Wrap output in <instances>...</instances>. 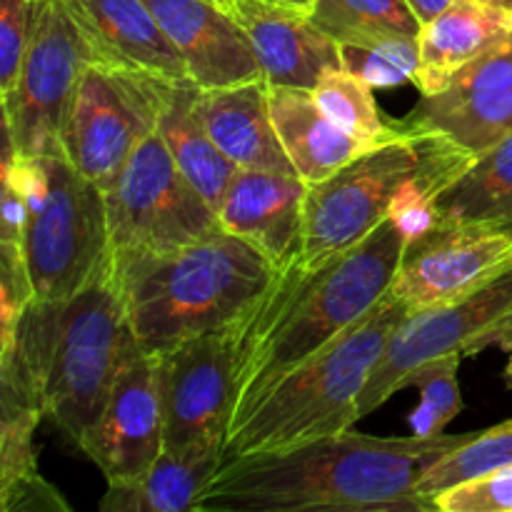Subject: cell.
Returning <instances> with one entry per match:
<instances>
[{
    "mask_svg": "<svg viewBox=\"0 0 512 512\" xmlns=\"http://www.w3.org/2000/svg\"><path fill=\"white\" fill-rule=\"evenodd\" d=\"M512 265V225L438 223L405 245L393 293L410 313L438 308Z\"/></svg>",
    "mask_w": 512,
    "mask_h": 512,
    "instance_id": "4fadbf2b",
    "label": "cell"
},
{
    "mask_svg": "<svg viewBox=\"0 0 512 512\" xmlns=\"http://www.w3.org/2000/svg\"><path fill=\"white\" fill-rule=\"evenodd\" d=\"M405 235L393 220L315 268L293 258L235 320V378L230 423L243 418L285 373L333 343L393 288Z\"/></svg>",
    "mask_w": 512,
    "mask_h": 512,
    "instance_id": "7a4b0ae2",
    "label": "cell"
},
{
    "mask_svg": "<svg viewBox=\"0 0 512 512\" xmlns=\"http://www.w3.org/2000/svg\"><path fill=\"white\" fill-rule=\"evenodd\" d=\"M310 18L338 43L403 35L418 38L423 23L408 0H318Z\"/></svg>",
    "mask_w": 512,
    "mask_h": 512,
    "instance_id": "83f0119b",
    "label": "cell"
},
{
    "mask_svg": "<svg viewBox=\"0 0 512 512\" xmlns=\"http://www.w3.org/2000/svg\"><path fill=\"white\" fill-rule=\"evenodd\" d=\"M100 60L68 0H43L20 68L18 88L3 110V135L23 158L63 153V130L85 68Z\"/></svg>",
    "mask_w": 512,
    "mask_h": 512,
    "instance_id": "8fae6325",
    "label": "cell"
},
{
    "mask_svg": "<svg viewBox=\"0 0 512 512\" xmlns=\"http://www.w3.org/2000/svg\"><path fill=\"white\" fill-rule=\"evenodd\" d=\"M505 465H512V420L483 430V433H475L468 443L435 460L425 470L418 490L423 498L430 500L453 485L488 475Z\"/></svg>",
    "mask_w": 512,
    "mask_h": 512,
    "instance_id": "f1b7e54d",
    "label": "cell"
},
{
    "mask_svg": "<svg viewBox=\"0 0 512 512\" xmlns=\"http://www.w3.org/2000/svg\"><path fill=\"white\" fill-rule=\"evenodd\" d=\"M108 483L140 478L163 453V395L158 355L125 333L118 375L93 438L83 450Z\"/></svg>",
    "mask_w": 512,
    "mask_h": 512,
    "instance_id": "5bb4252c",
    "label": "cell"
},
{
    "mask_svg": "<svg viewBox=\"0 0 512 512\" xmlns=\"http://www.w3.org/2000/svg\"><path fill=\"white\" fill-rule=\"evenodd\" d=\"M512 338V265L463 298L410 313L400 323L358 400V420L405 390L420 365L445 355L483 353Z\"/></svg>",
    "mask_w": 512,
    "mask_h": 512,
    "instance_id": "30bf717a",
    "label": "cell"
},
{
    "mask_svg": "<svg viewBox=\"0 0 512 512\" xmlns=\"http://www.w3.org/2000/svg\"><path fill=\"white\" fill-rule=\"evenodd\" d=\"M450 3H453V0H408V5L413 8V13L418 15L423 25L428 23V20H433L438 13H443Z\"/></svg>",
    "mask_w": 512,
    "mask_h": 512,
    "instance_id": "836d02e7",
    "label": "cell"
},
{
    "mask_svg": "<svg viewBox=\"0 0 512 512\" xmlns=\"http://www.w3.org/2000/svg\"><path fill=\"white\" fill-rule=\"evenodd\" d=\"M375 88L355 78L343 65L328 68L310 90L315 103L345 133L368 145H383L400 138L410 128L405 120H390L375 103Z\"/></svg>",
    "mask_w": 512,
    "mask_h": 512,
    "instance_id": "4316f807",
    "label": "cell"
},
{
    "mask_svg": "<svg viewBox=\"0 0 512 512\" xmlns=\"http://www.w3.org/2000/svg\"><path fill=\"white\" fill-rule=\"evenodd\" d=\"M433 512H512V465L465 480L430 498Z\"/></svg>",
    "mask_w": 512,
    "mask_h": 512,
    "instance_id": "d6a6232c",
    "label": "cell"
},
{
    "mask_svg": "<svg viewBox=\"0 0 512 512\" xmlns=\"http://www.w3.org/2000/svg\"><path fill=\"white\" fill-rule=\"evenodd\" d=\"M268 88L263 78L225 88H198L195 113L238 170L295 173L275 133Z\"/></svg>",
    "mask_w": 512,
    "mask_h": 512,
    "instance_id": "ffe728a7",
    "label": "cell"
},
{
    "mask_svg": "<svg viewBox=\"0 0 512 512\" xmlns=\"http://www.w3.org/2000/svg\"><path fill=\"white\" fill-rule=\"evenodd\" d=\"M230 13L248 33L268 85L313 90L325 70L343 65L338 40L310 18V10L235 0Z\"/></svg>",
    "mask_w": 512,
    "mask_h": 512,
    "instance_id": "e0dca14e",
    "label": "cell"
},
{
    "mask_svg": "<svg viewBox=\"0 0 512 512\" xmlns=\"http://www.w3.org/2000/svg\"><path fill=\"white\" fill-rule=\"evenodd\" d=\"M405 123L440 133L478 158L512 133V35L460 70L443 90L420 95Z\"/></svg>",
    "mask_w": 512,
    "mask_h": 512,
    "instance_id": "9a60e30c",
    "label": "cell"
},
{
    "mask_svg": "<svg viewBox=\"0 0 512 512\" xmlns=\"http://www.w3.org/2000/svg\"><path fill=\"white\" fill-rule=\"evenodd\" d=\"M68 5L100 60L173 83L190 80L178 48L145 0H68Z\"/></svg>",
    "mask_w": 512,
    "mask_h": 512,
    "instance_id": "d6986e66",
    "label": "cell"
},
{
    "mask_svg": "<svg viewBox=\"0 0 512 512\" xmlns=\"http://www.w3.org/2000/svg\"><path fill=\"white\" fill-rule=\"evenodd\" d=\"M265 3L290 5V8H300V10H313V5L318 3V0H265Z\"/></svg>",
    "mask_w": 512,
    "mask_h": 512,
    "instance_id": "e575fe53",
    "label": "cell"
},
{
    "mask_svg": "<svg viewBox=\"0 0 512 512\" xmlns=\"http://www.w3.org/2000/svg\"><path fill=\"white\" fill-rule=\"evenodd\" d=\"M460 355H445L420 365L408 378L405 388H420V403L410 413V430L418 438H440L445 428L463 410L458 385Z\"/></svg>",
    "mask_w": 512,
    "mask_h": 512,
    "instance_id": "4dcf8cb0",
    "label": "cell"
},
{
    "mask_svg": "<svg viewBox=\"0 0 512 512\" xmlns=\"http://www.w3.org/2000/svg\"><path fill=\"white\" fill-rule=\"evenodd\" d=\"M408 315V305L390 290L333 343L285 373L243 418L228 425L223 463L280 453L353 428L360 393Z\"/></svg>",
    "mask_w": 512,
    "mask_h": 512,
    "instance_id": "277c9868",
    "label": "cell"
},
{
    "mask_svg": "<svg viewBox=\"0 0 512 512\" xmlns=\"http://www.w3.org/2000/svg\"><path fill=\"white\" fill-rule=\"evenodd\" d=\"M223 465V443L163 453L140 478L108 483L98 503L100 512H185L193 510L200 493Z\"/></svg>",
    "mask_w": 512,
    "mask_h": 512,
    "instance_id": "cb8c5ba5",
    "label": "cell"
},
{
    "mask_svg": "<svg viewBox=\"0 0 512 512\" xmlns=\"http://www.w3.org/2000/svg\"><path fill=\"white\" fill-rule=\"evenodd\" d=\"M500 348H503L505 353H508V365H505V383H508V388L512 390V338L505 340V343L500 345Z\"/></svg>",
    "mask_w": 512,
    "mask_h": 512,
    "instance_id": "d590c367",
    "label": "cell"
},
{
    "mask_svg": "<svg viewBox=\"0 0 512 512\" xmlns=\"http://www.w3.org/2000/svg\"><path fill=\"white\" fill-rule=\"evenodd\" d=\"M435 143L438 133L410 125L400 138L375 145L330 178L308 185L295 263L315 268L368 238L388 220L395 193L423 168Z\"/></svg>",
    "mask_w": 512,
    "mask_h": 512,
    "instance_id": "52a82bcc",
    "label": "cell"
},
{
    "mask_svg": "<svg viewBox=\"0 0 512 512\" xmlns=\"http://www.w3.org/2000/svg\"><path fill=\"white\" fill-rule=\"evenodd\" d=\"M480 3H493V5H505V8H512V0H480Z\"/></svg>",
    "mask_w": 512,
    "mask_h": 512,
    "instance_id": "74e56055",
    "label": "cell"
},
{
    "mask_svg": "<svg viewBox=\"0 0 512 512\" xmlns=\"http://www.w3.org/2000/svg\"><path fill=\"white\" fill-rule=\"evenodd\" d=\"M173 80L93 60L85 68L63 130V155L103 193L133 150L158 130Z\"/></svg>",
    "mask_w": 512,
    "mask_h": 512,
    "instance_id": "ba28073f",
    "label": "cell"
},
{
    "mask_svg": "<svg viewBox=\"0 0 512 512\" xmlns=\"http://www.w3.org/2000/svg\"><path fill=\"white\" fill-rule=\"evenodd\" d=\"M475 433L373 438L353 430L223 463L193 512H433L425 470Z\"/></svg>",
    "mask_w": 512,
    "mask_h": 512,
    "instance_id": "6da1fadb",
    "label": "cell"
},
{
    "mask_svg": "<svg viewBox=\"0 0 512 512\" xmlns=\"http://www.w3.org/2000/svg\"><path fill=\"white\" fill-rule=\"evenodd\" d=\"M305 195L308 183L295 173L238 170L218 208L220 225L280 265L298 250Z\"/></svg>",
    "mask_w": 512,
    "mask_h": 512,
    "instance_id": "ac0fdd59",
    "label": "cell"
},
{
    "mask_svg": "<svg viewBox=\"0 0 512 512\" xmlns=\"http://www.w3.org/2000/svg\"><path fill=\"white\" fill-rule=\"evenodd\" d=\"M128 315L113 260L85 288L60 303L45 375V418L85 450L108 405Z\"/></svg>",
    "mask_w": 512,
    "mask_h": 512,
    "instance_id": "8992f818",
    "label": "cell"
},
{
    "mask_svg": "<svg viewBox=\"0 0 512 512\" xmlns=\"http://www.w3.org/2000/svg\"><path fill=\"white\" fill-rule=\"evenodd\" d=\"M113 253H170L220 233L213 205L188 183L160 133H150L105 193Z\"/></svg>",
    "mask_w": 512,
    "mask_h": 512,
    "instance_id": "9c48e42d",
    "label": "cell"
},
{
    "mask_svg": "<svg viewBox=\"0 0 512 512\" xmlns=\"http://www.w3.org/2000/svg\"><path fill=\"white\" fill-rule=\"evenodd\" d=\"M40 3L43 0H0V105H8L18 88Z\"/></svg>",
    "mask_w": 512,
    "mask_h": 512,
    "instance_id": "1f68e13d",
    "label": "cell"
},
{
    "mask_svg": "<svg viewBox=\"0 0 512 512\" xmlns=\"http://www.w3.org/2000/svg\"><path fill=\"white\" fill-rule=\"evenodd\" d=\"M512 35V8L480 0H453L418 35L420 95L443 90L455 75Z\"/></svg>",
    "mask_w": 512,
    "mask_h": 512,
    "instance_id": "44dd1931",
    "label": "cell"
},
{
    "mask_svg": "<svg viewBox=\"0 0 512 512\" xmlns=\"http://www.w3.org/2000/svg\"><path fill=\"white\" fill-rule=\"evenodd\" d=\"M15 170L28 198L23 250L33 295L63 303L113 260L105 193L63 153L15 155Z\"/></svg>",
    "mask_w": 512,
    "mask_h": 512,
    "instance_id": "5b68a950",
    "label": "cell"
},
{
    "mask_svg": "<svg viewBox=\"0 0 512 512\" xmlns=\"http://www.w3.org/2000/svg\"><path fill=\"white\" fill-rule=\"evenodd\" d=\"M195 93L198 85L190 80L170 88L168 100L158 115V133L168 145L180 173L218 213L238 168L225 158L223 150L200 123L195 113Z\"/></svg>",
    "mask_w": 512,
    "mask_h": 512,
    "instance_id": "d4e9b609",
    "label": "cell"
},
{
    "mask_svg": "<svg viewBox=\"0 0 512 512\" xmlns=\"http://www.w3.org/2000/svg\"><path fill=\"white\" fill-rule=\"evenodd\" d=\"M345 70L368 83L370 88H400L415 85L420 70L418 38L383 35V38L338 43Z\"/></svg>",
    "mask_w": 512,
    "mask_h": 512,
    "instance_id": "f546056e",
    "label": "cell"
},
{
    "mask_svg": "<svg viewBox=\"0 0 512 512\" xmlns=\"http://www.w3.org/2000/svg\"><path fill=\"white\" fill-rule=\"evenodd\" d=\"M270 115L295 175L308 185L330 178L375 145L345 133L315 103L308 88L270 85Z\"/></svg>",
    "mask_w": 512,
    "mask_h": 512,
    "instance_id": "7402d4cb",
    "label": "cell"
},
{
    "mask_svg": "<svg viewBox=\"0 0 512 512\" xmlns=\"http://www.w3.org/2000/svg\"><path fill=\"white\" fill-rule=\"evenodd\" d=\"M0 508L3 512H70L63 495L38 473L33 433L45 408L35 393L0 383Z\"/></svg>",
    "mask_w": 512,
    "mask_h": 512,
    "instance_id": "603a6c76",
    "label": "cell"
},
{
    "mask_svg": "<svg viewBox=\"0 0 512 512\" xmlns=\"http://www.w3.org/2000/svg\"><path fill=\"white\" fill-rule=\"evenodd\" d=\"M130 333L148 353L233 325L278 265L225 230L170 253H113Z\"/></svg>",
    "mask_w": 512,
    "mask_h": 512,
    "instance_id": "3957f363",
    "label": "cell"
},
{
    "mask_svg": "<svg viewBox=\"0 0 512 512\" xmlns=\"http://www.w3.org/2000/svg\"><path fill=\"white\" fill-rule=\"evenodd\" d=\"M158 355L163 450L225 443L233 413L235 323L195 335Z\"/></svg>",
    "mask_w": 512,
    "mask_h": 512,
    "instance_id": "7c38bea8",
    "label": "cell"
},
{
    "mask_svg": "<svg viewBox=\"0 0 512 512\" xmlns=\"http://www.w3.org/2000/svg\"><path fill=\"white\" fill-rule=\"evenodd\" d=\"M438 213L440 223L512 225V133L440 195Z\"/></svg>",
    "mask_w": 512,
    "mask_h": 512,
    "instance_id": "484cf974",
    "label": "cell"
},
{
    "mask_svg": "<svg viewBox=\"0 0 512 512\" xmlns=\"http://www.w3.org/2000/svg\"><path fill=\"white\" fill-rule=\"evenodd\" d=\"M210 3H215V5H220V8H225L230 13V8H233V3L235 0H210Z\"/></svg>",
    "mask_w": 512,
    "mask_h": 512,
    "instance_id": "8d00e7d4",
    "label": "cell"
},
{
    "mask_svg": "<svg viewBox=\"0 0 512 512\" xmlns=\"http://www.w3.org/2000/svg\"><path fill=\"white\" fill-rule=\"evenodd\" d=\"M173 40L198 88H225L263 78L243 25L210 0H145Z\"/></svg>",
    "mask_w": 512,
    "mask_h": 512,
    "instance_id": "2e32d148",
    "label": "cell"
}]
</instances>
